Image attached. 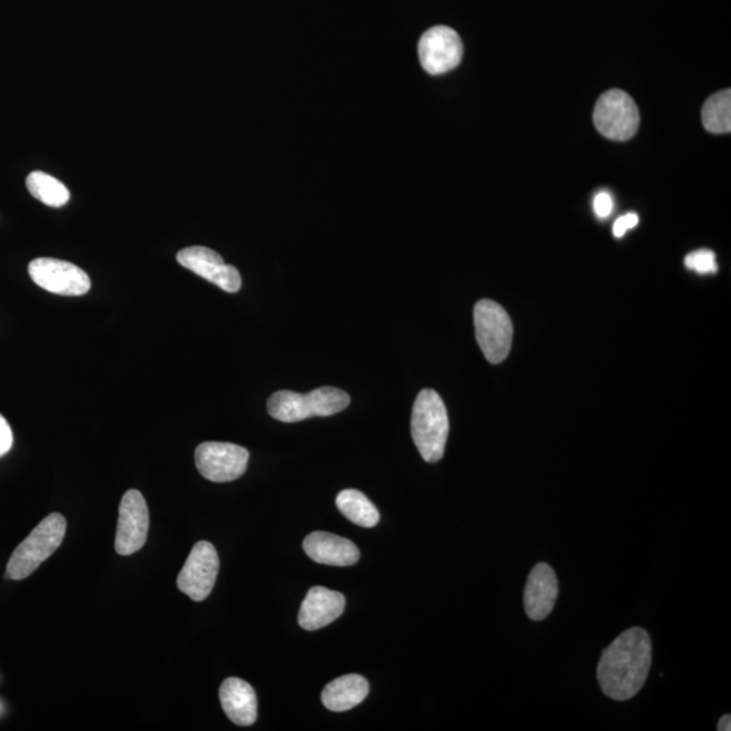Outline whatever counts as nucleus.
<instances>
[{
  "instance_id": "1",
  "label": "nucleus",
  "mask_w": 731,
  "mask_h": 731,
  "mask_svg": "<svg viewBox=\"0 0 731 731\" xmlns=\"http://www.w3.org/2000/svg\"><path fill=\"white\" fill-rule=\"evenodd\" d=\"M651 666V641L641 627H632L603 650L597 680L614 700H629L641 691Z\"/></svg>"
},
{
  "instance_id": "2",
  "label": "nucleus",
  "mask_w": 731,
  "mask_h": 731,
  "mask_svg": "<svg viewBox=\"0 0 731 731\" xmlns=\"http://www.w3.org/2000/svg\"><path fill=\"white\" fill-rule=\"evenodd\" d=\"M411 431L413 442L425 462L435 463L443 459L450 422L446 405L435 390L424 389L418 394Z\"/></svg>"
},
{
  "instance_id": "3",
  "label": "nucleus",
  "mask_w": 731,
  "mask_h": 731,
  "mask_svg": "<svg viewBox=\"0 0 731 731\" xmlns=\"http://www.w3.org/2000/svg\"><path fill=\"white\" fill-rule=\"evenodd\" d=\"M349 405L350 395L332 387H322L307 394L279 390L267 402L270 416L282 423H297L316 416H332L344 411Z\"/></svg>"
},
{
  "instance_id": "4",
  "label": "nucleus",
  "mask_w": 731,
  "mask_h": 731,
  "mask_svg": "<svg viewBox=\"0 0 731 731\" xmlns=\"http://www.w3.org/2000/svg\"><path fill=\"white\" fill-rule=\"evenodd\" d=\"M65 529L66 521L63 515L47 516L12 553L6 576L11 580H23L33 575V572L63 544Z\"/></svg>"
},
{
  "instance_id": "5",
  "label": "nucleus",
  "mask_w": 731,
  "mask_h": 731,
  "mask_svg": "<svg viewBox=\"0 0 731 731\" xmlns=\"http://www.w3.org/2000/svg\"><path fill=\"white\" fill-rule=\"evenodd\" d=\"M474 328L486 361L493 364L504 362L511 351L514 327L502 305L492 300L475 303Z\"/></svg>"
},
{
  "instance_id": "6",
  "label": "nucleus",
  "mask_w": 731,
  "mask_h": 731,
  "mask_svg": "<svg viewBox=\"0 0 731 731\" xmlns=\"http://www.w3.org/2000/svg\"><path fill=\"white\" fill-rule=\"evenodd\" d=\"M639 110L636 101L621 90L606 91L596 102L594 124L603 136L614 142H626L637 133Z\"/></svg>"
},
{
  "instance_id": "7",
  "label": "nucleus",
  "mask_w": 731,
  "mask_h": 731,
  "mask_svg": "<svg viewBox=\"0 0 731 731\" xmlns=\"http://www.w3.org/2000/svg\"><path fill=\"white\" fill-rule=\"evenodd\" d=\"M249 453L234 443L205 442L195 450V465L213 483H230L247 471Z\"/></svg>"
},
{
  "instance_id": "8",
  "label": "nucleus",
  "mask_w": 731,
  "mask_h": 731,
  "mask_svg": "<svg viewBox=\"0 0 731 731\" xmlns=\"http://www.w3.org/2000/svg\"><path fill=\"white\" fill-rule=\"evenodd\" d=\"M219 559L210 542L200 540L193 547L179 572L178 588L194 601H204L217 580Z\"/></svg>"
},
{
  "instance_id": "9",
  "label": "nucleus",
  "mask_w": 731,
  "mask_h": 731,
  "mask_svg": "<svg viewBox=\"0 0 731 731\" xmlns=\"http://www.w3.org/2000/svg\"><path fill=\"white\" fill-rule=\"evenodd\" d=\"M150 511L142 492L127 491L121 500L115 550L132 556L142 550L148 538Z\"/></svg>"
},
{
  "instance_id": "10",
  "label": "nucleus",
  "mask_w": 731,
  "mask_h": 731,
  "mask_svg": "<svg viewBox=\"0 0 731 731\" xmlns=\"http://www.w3.org/2000/svg\"><path fill=\"white\" fill-rule=\"evenodd\" d=\"M29 276L40 288L59 296H83L91 288L81 267L53 258L34 259L29 265Z\"/></svg>"
},
{
  "instance_id": "11",
  "label": "nucleus",
  "mask_w": 731,
  "mask_h": 731,
  "mask_svg": "<svg viewBox=\"0 0 731 731\" xmlns=\"http://www.w3.org/2000/svg\"><path fill=\"white\" fill-rule=\"evenodd\" d=\"M463 44L459 33L449 27H434L419 41V59L430 75H441L459 66Z\"/></svg>"
},
{
  "instance_id": "12",
  "label": "nucleus",
  "mask_w": 731,
  "mask_h": 731,
  "mask_svg": "<svg viewBox=\"0 0 731 731\" xmlns=\"http://www.w3.org/2000/svg\"><path fill=\"white\" fill-rule=\"evenodd\" d=\"M176 260L187 270L218 286L227 292H237L241 288V276L237 268L225 264L222 255L210 248L194 246L182 249Z\"/></svg>"
},
{
  "instance_id": "13",
  "label": "nucleus",
  "mask_w": 731,
  "mask_h": 731,
  "mask_svg": "<svg viewBox=\"0 0 731 731\" xmlns=\"http://www.w3.org/2000/svg\"><path fill=\"white\" fill-rule=\"evenodd\" d=\"M344 608L346 597L337 590L310 588L298 614V625L307 631L320 630L340 618Z\"/></svg>"
},
{
  "instance_id": "14",
  "label": "nucleus",
  "mask_w": 731,
  "mask_h": 731,
  "mask_svg": "<svg viewBox=\"0 0 731 731\" xmlns=\"http://www.w3.org/2000/svg\"><path fill=\"white\" fill-rule=\"evenodd\" d=\"M558 596L556 573L545 563L529 572L524 589V608L533 620H544L550 615Z\"/></svg>"
},
{
  "instance_id": "15",
  "label": "nucleus",
  "mask_w": 731,
  "mask_h": 731,
  "mask_svg": "<svg viewBox=\"0 0 731 731\" xmlns=\"http://www.w3.org/2000/svg\"><path fill=\"white\" fill-rule=\"evenodd\" d=\"M302 546L308 557L317 564L351 566L361 558L359 548L351 540L325 532L308 535Z\"/></svg>"
},
{
  "instance_id": "16",
  "label": "nucleus",
  "mask_w": 731,
  "mask_h": 731,
  "mask_svg": "<svg viewBox=\"0 0 731 731\" xmlns=\"http://www.w3.org/2000/svg\"><path fill=\"white\" fill-rule=\"evenodd\" d=\"M219 702L225 714L237 727H251L258 718V699L247 681L237 678L225 680L219 687Z\"/></svg>"
},
{
  "instance_id": "17",
  "label": "nucleus",
  "mask_w": 731,
  "mask_h": 731,
  "mask_svg": "<svg viewBox=\"0 0 731 731\" xmlns=\"http://www.w3.org/2000/svg\"><path fill=\"white\" fill-rule=\"evenodd\" d=\"M370 691L369 681L361 675H346L329 682L322 690V704L328 710L344 712L361 704L368 698Z\"/></svg>"
},
{
  "instance_id": "18",
  "label": "nucleus",
  "mask_w": 731,
  "mask_h": 731,
  "mask_svg": "<svg viewBox=\"0 0 731 731\" xmlns=\"http://www.w3.org/2000/svg\"><path fill=\"white\" fill-rule=\"evenodd\" d=\"M337 507L347 519L364 528H373L380 523V512L362 492L346 490L337 497Z\"/></svg>"
},
{
  "instance_id": "19",
  "label": "nucleus",
  "mask_w": 731,
  "mask_h": 731,
  "mask_svg": "<svg viewBox=\"0 0 731 731\" xmlns=\"http://www.w3.org/2000/svg\"><path fill=\"white\" fill-rule=\"evenodd\" d=\"M27 187L35 199L47 206L61 207L70 200V191L64 183L42 171H33L29 174Z\"/></svg>"
},
{
  "instance_id": "20",
  "label": "nucleus",
  "mask_w": 731,
  "mask_h": 731,
  "mask_svg": "<svg viewBox=\"0 0 731 731\" xmlns=\"http://www.w3.org/2000/svg\"><path fill=\"white\" fill-rule=\"evenodd\" d=\"M702 121L707 132L723 134L731 132V91L722 90L711 95L702 109Z\"/></svg>"
},
{
  "instance_id": "21",
  "label": "nucleus",
  "mask_w": 731,
  "mask_h": 731,
  "mask_svg": "<svg viewBox=\"0 0 731 731\" xmlns=\"http://www.w3.org/2000/svg\"><path fill=\"white\" fill-rule=\"evenodd\" d=\"M686 266L698 274H715L718 271L715 254L710 249H700L687 255Z\"/></svg>"
},
{
  "instance_id": "22",
  "label": "nucleus",
  "mask_w": 731,
  "mask_h": 731,
  "mask_svg": "<svg viewBox=\"0 0 731 731\" xmlns=\"http://www.w3.org/2000/svg\"><path fill=\"white\" fill-rule=\"evenodd\" d=\"M596 216L599 218H607L611 215L614 209V200L611 195L606 192H601L596 195L594 203Z\"/></svg>"
},
{
  "instance_id": "23",
  "label": "nucleus",
  "mask_w": 731,
  "mask_h": 731,
  "mask_svg": "<svg viewBox=\"0 0 731 731\" xmlns=\"http://www.w3.org/2000/svg\"><path fill=\"white\" fill-rule=\"evenodd\" d=\"M638 223L639 218L636 213H629V215L621 216L614 224L615 237H624L626 231L636 228Z\"/></svg>"
},
{
  "instance_id": "24",
  "label": "nucleus",
  "mask_w": 731,
  "mask_h": 731,
  "mask_svg": "<svg viewBox=\"0 0 731 731\" xmlns=\"http://www.w3.org/2000/svg\"><path fill=\"white\" fill-rule=\"evenodd\" d=\"M12 431L2 414H0V456H3L9 453L12 447Z\"/></svg>"
},
{
  "instance_id": "25",
  "label": "nucleus",
  "mask_w": 731,
  "mask_h": 731,
  "mask_svg": "<svg viewBox=\"0 0 731 731\" xmlns=\"http://www.w3.org/2000/svg\"><path fill=\"white\" fill-rule=\"evenodd\" d=\"M717 730L719 731H730L731 730V717L729 714L723 715L721 721L718 723Z\"/></svg>"
}]
</instances>
